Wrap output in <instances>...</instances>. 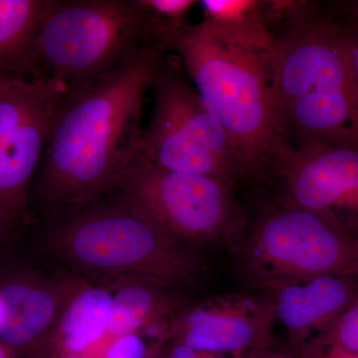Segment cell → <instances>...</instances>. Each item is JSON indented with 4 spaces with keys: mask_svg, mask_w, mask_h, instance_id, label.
Masks as SVG:
<instances>
[{
    "mask_svg": "<svg viewBox=\"0 0 358 358\" xmlns=\"http://www.w3.org/2000/svg\"><path fill=\"white\" fill-rule=\"evenodd\" d=\"M103 286L113 294L112 317L107 334L115 338L166 324L187 306L176 288L154 280L128 277Z\"/></svg>",
    "mask_w": 358,
    "mask_h": 358,
    "instance_id": "14",
    "label": "cell"
},
{
    "mask_svg": "<svg viewBox=\"0 0 358 358\" xmlns=\"http://www.w3.org/2000/svg\"><path fill=\"white\" fill-rule=\"evenodd\" d=\"M30 358H83L80 353L67 352L58 348L53 343L47 341L41 348H39Z\"/></svg>",
    "mask_w": 358,
    "mask_h": 358,
    "instance_id": "23",
    "label": "cell"
},
{
    "mask_svg": "<svg viewBox=\"0 0 358 358\" xmlns=\"http://www.w3.org/2000/svg\"><path fill=\"white\" fill-rule=\"evenodd\" d=\"M66 92L51 78L0 77V208L18 226L26 220L30 181Z\"/></svg>",
    "mask_w": 358,
    "mask_h": 358,
    "instance_id": "9",
    "label": "cell"
},
{
    "mask_svg": "<svg viewBox=\"0 0 358 358\" xmlns=\"http://www.w3.org/2000/svg\"><path fill=\"white\" fill-rule=\"evenodd\" d=\"M157 43L171 48L141 0H49L37 59L42 76L72 90L120 69Z\"/></svg>",
    "mask_w": 358,
    "mask_h": 358,
    "instance_id": "5",
    "label": "cell"
},
{
    "mask_svg": "<svg viewBox=\"0 0 358 358\" xmlns=\"http://www.w3.org/2000/svg\"><path fill=\"white\" fill-rule=\"evenodd\" d=\"M270 299L224 296L186 306L167 324L169 341L217 355L246 357L272 345Z\"/></svg>",
    "mask_w": 358,
    "mask_h": 358,
    "instance_id": "10",
    "label": "cell"
},
{
    "mask_svg": "<svg viewBox=\"0 0 358 358\" xmlns=\"http://www.w3.org/2000/svg\"><path fill=\"white\" fill-rule=\"evenodd\" d=\"M48 2L0 0V77H43L36 42Z\"/></svg>",
    "mask_w": 358,
    "mask_h": 358,
    "instance_id": "15",
    "label": "cell"
},
{
    "mask_svg": "<svg viewBox=\"0 0 358 358\" xmlns=\"http://www.w3.org/2000/svg\"><path fill=\"white\" fill-rule=\"evenodd\" d=\"M2 317H3V310H2L1 303H0V324H1Z\"/></svg>",
    "mask_w": 358,
    "mask_h": 358,
    "instance_id": "28",
    "label": "cell"
},
{
    "mask_svg": "<svg viewBox=\"0 0 358 358\" xmlns=\"http://www.w3.org/2000/svg\"><path fill=\"white\" fill-rule=\"evenodd\" d=\"M308 345L312 346L317 358H358L357 353L345 352L336 345H324L317 341Z\"/></svg>",
    "mask_w": 358,
    "mask_h": 358,
    "instance_id": "22",
    "label": "cell"
},
{
    "mask_svg": "<svg viewBox=\"0 0 358 358\" xmlns=\"http://www.w3.org/2000/svg\"><path fill=\"white\" fill-rule=\"evenodd\" d=\"M222 180L178 173L138 155L115 189L129 208L176 243L195 250L239 246L245 219Z\"/></svg>",
    "mask_w": 358,
    "mask_h": 358,
    "instance_id": "6",
    "label": "cell"
},
{
    "mask_svg": "<svg viewBox=\"0 0 358 358\" xmlns=\"http://www.w3.org/2000/svg\"><path fill=\"white\" fill-rule=\"evenodd\" d=\"M48 243L78 277L96 285L140 277L178 288L201 270L195 250L162 234L121 197L59 218Z\"/></svg>",
    "mask_w": 358,
    "mask_h": 358,
    "instance_id": "4",
    "label": "cell"
},
{
    "mask_svg": "<svg viewBox=\"0 0 358 358\" xmlns=\"http://www.w3.org/2000/svg\"><path fill=\"white\" fill-rule=\"evenodd\" d=\"M245 358H301V352L298 353L282 348H272V345L260 352L252 353Z\"/></svg>",
    "mask_w": 358,
    "mask_h": 358,
    "instance_id": "25",
    "label": "cell"
},
{
    "mask_svg": "<svg viewBox=\"0 0 358 358\" xmlns=\"http://www.w3.org/2000/svg\"><path fill=\"white\" fill-rule=\"evenodd\" d=\"M238 247L245 275L267 291L358 274V236L331 216L289 204L264 215Z\"/></svg>",
    "mask_w": 358,
    "mask_h": 358,
    "instance_id": "7",
    "label": "cell"
},
{
    "mask_svg": "<svg viewBox=\"0 0 358 358\" xmlns=\"http://www.w3.org/2000/svg\"><path fill=\"white\" fill-rule=\"evenodd\" d=\"M313 341L358 355V294L329 331Z\"/></svg>",
    "mask_w": 358,
    "mask_h": 358,
    "instance_id": "19",
    "label": "cell"
},
{
    "mask_svg": "<svg viewBox=\"0 0 358 358\" xmlns=\"http://www.w3.org/2000/svg\"><path fill=\"white\" fill-rule=\"evenodd\" d=\"M0 358H14L13 353L0 341Z\"/></svg>",
    "mask_w": 358,
    "mask_h": 358,
    "instance_id": "27",
    "label": "cell"
},
{
    "mask_svg": "<svg viewBox=\"0 0 358 358\" xmlns=\"http://www.w3.org/2000/svg\"><path fill=\"white\" fill-rule=\"evenodd\" d=\"M103 358H150V352L141 333L129 334L115 338Z\"/></svg>",
    "mask_w": 358,
    "mask_h": 358,
    "instance_id": "20",
    "label": "cell"
},
{
    "mask_svg": "<svg viewBox=\"0 0 358 358\" xmlns=\"http://www.w3.org/2000/svg\"><path fill=\"white\" fill-rule=\"evenodd\" d=\"M301 358H317V357H315V350H313L312 346H303V348H301Z\"/></svg>",
    "mask_w": 358,
    "mask_h": 358,
    "instance_id": "26",
    "label": "cell"
},
{
    "mask_svg": "<svg viewBox=\"0 0 358 358\" xmlns=\"http://www.w3.org/2000/svg\"><path fill=\"white\" fill-rule=\"evenodd\" d=\"M275 81L294 148L341 145L358 150V87L327 7L268 1Z\"/></svg>",
    "mask_w": 358,
    "mask_h": 358,
    "instance_id": "3",
    "label": "cell"
},
{
    "mask_svg": "<svg viewBox=\"0 0 358 358\" xmlns=\"http://www.w3.org/2000/svg\"><path fill=\"white\" fill-rule=\"evenodd\" d=\"M166 43L96 81L67 90L52 117L40 194L59 218L102 201L140 155L143 103Z\"/></svg>",
    "mask_w": 358,
    "mask_h": 358,
    "instance_id": "1",
    "label": "cell"
},
{
    "mask_svg": "<svg viewBox=\"0 0 358 358\" xmlns=\"http://www.w3.org/2000/svg\"><path fill=\"white\" fill-rule=\"evenodd\" d=\"M85 282L79 277L54 279L30 270L0 278V341L14 358L31 357L51 338L68 301Z\"/></svg>",
    "mask_w": 358,
    "mask_h": 358,
    "instance_id": "12",
    "label": "cell"
},
{
    "mask_svg": "<svg viewBox=\"0 0 358 358\" xmlns=\"http://www.w3.org/2000/svg\"><path fill=\"white\" fill-rule=\"evenodd\" d=\"M112 291L85 282L68 301L49 343L80 353L108 333L112 317Z\"/></svg>",
    "mask_w": 358,
    "mask_h": 358,
    "instance_id": "16",
    "label": "cell"
},
{
    "mask_svg": "<svg viewBox=\"0 0 358 358\" xmlns=\"http://www.w3.org/2000/svg\"><path fill=\"white\" fill-rule=\"evenodd\" d=\"M171 50L227 136L240 179H277L294 148L280 105L267 4L241 24L188 22Z\"/></svg>",
    "mask_w": 358,
    "mask_h": 358,
    "instance_id": "2",
    "label": "cell"
},
{
    "mask_svg": "<svg viewBox=\"0 0 358 358\" xmlns=\"http://www.w3.org/2000/svg\"><path fill=\"white\" fill-rule=\"evenodd\" d=\"M17 227V224L0 208V252L6 248V243H8L9 239L13 236V233Z\"/></svg>",
    "mask_w": 358,
    "mask_h": 358,
    "instance_id": "24",
    "label": "cell"
},
{
    "mask_svg": "<svg viewBox=\"0 0 358 358\" xmlns=\"http://www.w3.org/2000/svg\"><path fill=\"white\" fill-rule=\"evenodd\" d=\"M275 320L301 345L313 331L324 336L357 298L355 275H324L268 289ZM319 336V338H320Z\"/></svg>",
    "mask_w": 358,
    "mask_h": 358,
    "instance_id": "13",
    "label": "cell"
},
{
    "mask_svg": "<svg viewBox=\"0 0 358 358\" xmlns=\"http://www.w3.org/2000/svg\"><path fill=\"white\" fill-rule=\"evenodd\" d=\"M203 20L217 24H241L263 13L267 1L257 0H203L199 1Z\"/></svg>",
    "mask_w": 358,
    "mask_h": 358,
    "instance_id": "17",
    "label": "cell"
},
{
    "mask_svg": "<svg viewBox=\"0 0 358 358\" xmlns=\"http://www.w3.org/2000/svg\"><path fill=\"white\" fill-rule=\"evenodd\" d=\"M286 204L327 214L358 236V150L341 145L294 148L277 176Z\"/></svg>",
    "mask_w": 358,
    "mask_h": 358,
    "instance_id": "11",
    "label": "cell"
},
{
    "mask_svg": "<svg viewBox=\"0 0 358 358\" xmlns=\"http://www.w3.org/2000/svg\"><path fill=\"white\" fill-rule=\"evenodd\" d=\"M157 358H226L223 355L201 352V350H193L187 346L180 345L169 341L160 348ZM245 358V357H231Z\"/></svg>",
    "mask_w": 358,
    "mask_h": 358,
    "instance_id": "21",
    "label": "cell"
},
{
    "mask_svg": "<svg viewBox=\"0 0 358 358\" xmlns=\"http://www.w3.org/2000/svg\"><path fill=\"white\" fill-rule=\"evenodd\" d=\"M183 70L173 54L160 62L150 86L154 110L143 129L140 155L169 171L210 176L233 187L240 176L229 141Z\"/></svg>",
    "mask_w": 358,
    "mask_h": 358,
    "instance_id": "8",
    "label": "cell"
},
{
    "mask_svg": "<svg viewBox=\"0 0 358 358\" xmlns=\"http://www.w3.org/2000/svg\"><path fill=\"white\" fill-rule=\"evenodd\" d=\"M327 9L343 40L358 87V0L334 2Z\"/></svg>",
    "mask_w": 358,
    "mask_h": 358,
    "instance_id": "18",
    "label": "cell"
}]
</instances>
